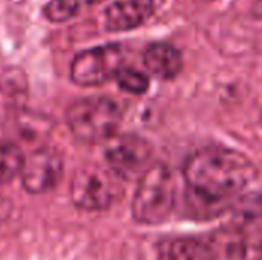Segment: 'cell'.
<instances>
[{"label": "cell", "mask_w": 262, "mask_h": 260, "mask_svg": "<svg viewBox=\"0 0 262 260\" xmlns=\"http://www.w3.org/2000/svg\"><path fill=\"white\" fill-rule=\"evenodd\" d=\"M155 12L154 0H117L104 11L107 31H129L143 25Z\"/></svg>", "instance_id": "cell-8"}, {"label": "cell", "mask_w": 262, "mask_h": 260, "mask_svg": "<svg viewBox=\"0 0 262 260\" xmlns=\"http://www.w3.org/2000/svg\"><path fill=\"white\" fill-rule=\"evenodd\" d=\"M71 133L81 143L111 139L121 121V107L107 97H89L72 103L66 112Z\"/></svg>", "instance_id": "cell-3"}, {"label": "cell", "mask_w": 262, "mask_h": 260, "mask_svg": "<svg viewBox=\"0 0 262 260\" xmlns=\"http://www.w3.org/2000/svg\"><path fill=\"white\" fill-rule=\"evenodd\" d=\"M69 193L72 202L80 210L101 211L114 204L117 185L106 170L95 166H84L75 172Z\"/></svg>", "instance_id": "cell-4"}, {"label": "cell", "mask_w": 262, "mask_h": 260, "mask_svg": "<svg viewBox=\"0 0 262 260\" xmlns=\"http://www.w3.org/2000/svg\"><path fill=\"white\" fill-rule=\"evenodd\" d=\"M158 260H215V256L200 239L170 238L158 245Z\"/></svg>", "instance_id": "cell-10"}, {"label": "cell", "mask_w": 262, "mask_h": 260, "mask_svg": "<svg viewBox=\"0 0 262 260\" xmlns=\"http://www.w3.org/2000/svg\"><path fill=\"white\" fill-rule=\"evenodd\" d=\"M261 124H262V118H261Z\"/></svg>", "instance_id": "cell-15"}, {"label": "cell", "mask_w": 262, "mask_h": 260, "mask_svg": "<svg viewBox=\"0 0 262 260\" xmlns=\"http://www.w3.org/2000/svg\"><path fill=\"white\" fill-rule=\"evenodd\" d=\"M25 156L12 143H0V182H9L21 175Z\"/></svg>", "instance_id": "cell-12"}, {"label": "cell", "mask_w": 262, "mask_h": 260, "mask_svg": "<svg viewBox=\"0 0 262 260\" xmlns=\"http://www.w3.org/2000/svg\"><path fill=\"white\" fill-rule=\"evenodd\" d=\"M63 172L60 153L51 147H41L25 158L21 170V182L26 192L32 195L46 193L54 188Z\"/></svg>", "instance_id": "cell-7"}, {"label": "cell", "mask_w": 262, "mask_h": 260, "mask_svg": "<svg viewBox=\"0 0 262 260\" xmlns=\"http://www.w3.org/2000/svg\"><path fill=\"white\" fill-rule=\"evenodd\" d=\"M123 49L106 44L80 52L71 64V78L78 86H98L117 77L123 67Z\"/></svg>", "instance_id": "cell-5"}, {"label": "cell", "mask_w": 262, "mask_h": 260, "mask_svg": "<svg viewBox=\"0 0 262 260\" xmlns=\"http://www.w3.org/2000/svg\"><path fill=\"white\" fill-rule=\"evenodd\" d=\"M143 61L146 69L161 80L175 78L183 67V57L180 51L167 43L150 44L144 51Z\"/></svg>", "instance_id": "cell-9"}, {"label": "cell", "mask_w": 262, "mask_h": 260, "mask_svg": "<svg viewBox=\"0 0 262 260\" xmlns=\"http://www.w3.org/2000/svg\"><path fill=\"white\" fill-rule=\"evenodd\" d=\"M107 166L123 179H135L150 167L152 149L149 143L135 135L112 136L104 150Z\"/></svg>", "instance_id": "cell-6"}, {"label": "cell", "mask_w": 262, "mask_h": 260, "mask_svg": "<svg viewBox=\"0 0 262 260\" xmlns=\"http://www.w3.org/2000/svg\"><path fill=\"white\" fill-rule=\"evenodd\" d=\"M81 8V0H51L46 3L43 14L51 21H68L78 14Z\"/></svg>", "instance_id": "cell-13"}, {"label": "cell", "mask_w": 262, "mask_h": 260, "mask_svg": "<svg viewBox=\"0 0 262 260\" xmlns=\"http://www.w3.org/2000/svg\"><path fill=\"white\" fill-rule=\"evenodd\" d=\"M247 156L232 149L209 147L192 153L183 170L186 196L198 218H213L233 205L255 178Z\"/></svg>", "instance_id": "cell-1"}, {"label": "cell", "mask_w": 262, "mask_h": 260, "mask_svg": "<svg viewBox=\"0 0 262 260\" xmlns=\"http://www.w3.org/2000/svg\"><path fill=\"white\" fill-rule=\"evenodd\" d=\"M115 78L120 87L130 93H144L149 87V78L135 69L121 67Z\"/></svg>", "instance_id": "cell-14"}, {"label": "cell", "mask_w": 262, "mask_h": 260, "mask_svg": "<svg viewBox=\"0 0 262 260\" xmlns=\"http://www.w3.org/2000/svg\"><path fill=\"white\" fill-rule=\"evenodd\" d=\"M177 188L170 169L150 164L140 176L132 201V216L138 224L158 225L166 222L175 207Z\"/></svg>", "instance_id": "cell-2"}, {"label": "cell", "mask_w": 262, "mask_h": 260, "mask_svg": "<svg viewBox=\"0 0 262 260\" xmlns=\"http://www.w3.org/2000/svg\"><path fill=\"white\" fill-rule=\"evenodd\" d=\"M227 260H262V233H249L235 239L226 251Z\"/></svg>", "instance_id": "cell-11"}]
</instances>
